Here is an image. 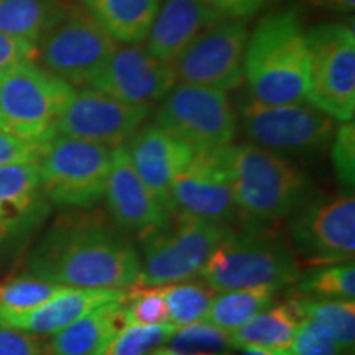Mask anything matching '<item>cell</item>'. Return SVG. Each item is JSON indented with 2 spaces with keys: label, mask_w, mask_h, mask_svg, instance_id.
<instances>
[{
  "label": "cell",
  "mask_w": 355,
  "mask_h": 355,
  "mask_svg": "<svg viewBox=\"0 0 355 355\" xmlns=\"http://www.w3.org/2000/svg\"><path fill=\"white\" fill-rule=\"evenodd\" d=\"M26 266L33 278L89 290H128L140 277L135 245L97 214L58 220L33 248Z\"/></svg>",
  "instance_id": "cell-1"
},
{
  "label": "cell",
  "mask_w": 355,
  "mask_h": 355,
  "mask_svg": "<svg viewBox=\"0 0 355 355\" xmlns=\"http://www.w3.org/2000/svg\"><path fill=\"white\" fill-rule=\"evenodd\" d=\"M250 96L263 104L308 102L309 48L293 10L270 13L248 37L243 61Z\"/></svg>",
  "instance_id": "cell-2"
},
{
  "label": "cell",
  "mask_w": 355,
  "mask_h": 355,
  "mask_svg": "<svg viewBox=\"0 0 355 355\" xmlns=\"http://www.w3.org/2000/svg\"><path fill=\"white\" fill-rule=\"evenodd\" d=\"M225 159L237 211L254 225L293 216L309 201L308 176L278 153L259 145H227Z\"/></svg>",
  "instance_id": "cell-3"
},
{
  "label": "cell",
  "mask_w": 355,
  "mask_h": 355,
  "mask_svg": "<svg viewBox=\"0 0 355 355\" xmlns=\"http://www.w3.org/2000/svg\"><path fill=\"white\" fill-rule=\"evenodd\" d=\"M199 275L217 293L250 288L278 291L300 278V263L279 235L250 224L241 232L230 229Z\"/></svg>",
  "instance_id": "cell-4"
},
{
  "label": "cell",
  "mask_w": 355,
  "mask_h": 355,
  "mask_svg": "<svg viewBox=\"0 0 355 355\" xmlns=\"http://www.w3.org/2000/svg\"><path fill=\"white\" fill-rule=\"evenodd\" d=\"M73 86L35 61L0 73V128L35 144H50L58 135L61 110Z\"/></svg>",
  "instance_id": "cell-5"
},
{
  "label": "cell",
  "mask_w": 355,
  "mask_h": 355,
  "mask_svg": "<svg viewBox=\"0 0 355 355\" xmlns=\"http://www.w3.org/2000/svg\"><path fill=\"white\" fill-rule=\"evenodd\" d=\"M229 230V225L173 214L165 227L140 237L141 260L137 285L159 286L194 278Z\"/></svg>",
  "instance_id": "cell-6"
},
{
  "label": "cell",
  "mask_w": 355,
  "mask_h": 355,
  "mask_svg": "<svg viewBox=\"0 0 355 355\" xmlns=\"http://www.w3.org/2000/svg\"><path fill=\"white\" fill-rule=\"evenodd\" d=\"M309 48L308 104L336 122L354 121L355 33L345 24H321L306 32Z\"/></svg>",
  "instance_id": "cell-7"
},
{
  "label": "cell",
  "mask_w": 355,
  "mask_h": 355,
  "mask_svg": "<svg viewBox=\"0 0 355 355\" xmlns=\"http://www.w3.org/2000/svg\"><path fill=\"white\" fill-rule=\"evenodd\" d=\"M112 148L56 135L40 159L43 189L51 204L89 209L104 199Z\"/></svg>",
  "instance_id": "cell-8"
},
{
  "label": "cell",
  "mask_w": 355,
  "mask_h": 355,
  "mask_svg": "<svg viewBox=\"0 0 355 355\" xmlns=\"http://www.w3.org/2000/svg\"><path fill=\"white\" fill-rule=\"evenodd\" d=\"M247 137L273 153H313L331 144L336 121L308 104H263L248 96L239 105Z\"/></svg>",
  "instance_id": "cell-9"
},
{
  "label": "cell",
  "mask_w": 355,
  "mask_h": 355,
  "mask_svg": "<svg viewBox=\"0 0 355 355\" xmlns=\"http://www.w3.org/2000/svg\"><path fill=\"white\" fill-rule=\"evenodd\" d=\"M155 123L193 150L230 145L237 130V117L225 92L176 83L163 99Z\"/></svg>",
  "instance_id": "cell-10"
},
{
  "label": "cell",
  "mask_w": 355,
  "mask_h": 355,
  "mask_svg": "<svg viewBox=\"0 0 355 355\" xmlns=\"http://www.w3.org/2000/svg\"><path fill=\"white\" fill-rule=\"evenodd\" d=\"M117 44L86 10H74L38 40L37 58L71 86H89Z\"/></svg>",
  "instance_id": "cell-11"
},
{
  "label": "cell",
  "mask_w": 355,
  "mask_h": 355,
  "mask_svg": "<svg viewBox=\"0 0 355 355\" xmlns=\"http://www.w3.org/2000/svg\"><path fill=\"white\" fill-rule=\"evenodd\" d=\"M290 232L296 254L308 263L350 261L355 254L354 196L309 199L293 214Z\"/></svg>",
  "instance_id": "cell-12"
},
{
  "label": "cell",
  "mask_w": 355,
  "mask_h": 355,
  "mask_svg": "<svg viewBox=\"0 0 355 355\" xmlns=\"http://www.w3.org/2000/svg\"><path fill=\"white\" fill-rule=\"evenodd\" d=\"M171 212L229 225L239 214L225 159V146L194 150L171 181Z\"/></svg>",
  "instance_id": "cell-13"
},
{
  "label": "cell",
  "mask_w": 355,
  "mask_h": 355,
  "mask_svg": "<svg viewBox=\"0 0 355 355\" xmlns=\"http://www.w3.org/2000/svg\"><path fill=\"white\" fill-rule=\"evenodd\" d=\"M248 30L242 20L225 19L198 37L173 63L178 83L227 92L243 79Z\"/></svg>",
  "instance_id": "cell-14"
},
{
  "label": "cell",
  "mask_w": 355,
  "mask_h": 355,
  "mask_svg": "<svg viewBox=\"0 0 355 355\" xmlns=\"http://www.w3.org/2000/svg\"><path fill=\"white\" fill-rule=\"evenodd\" d=\"M150 107L132 105L94 87L73 91L56 123V133L69 139L119 148L139 130Z\"/></svg>",
  "instance_id": "cell-15"
},
{
  "label": "cell",
  "mask_w": 355,
  "mask_h": 355,
  "mask_svg": "<svg viewBox=\"0 0 355 355\" xmlns=\"http://www.w3.org/2000/svg\"><path fill=\"white\" fill-rule=\"evenodd\" d=\"M176 83L173 64L153 56L145 46L119 43L89 87L127 104L150 107L165 99Z\"/></svg>",
  "instance_id": "cell-16"
},
{
  "label": "cell",
  "mask_w": 355,
  "mask_h": 355,
  "mask_svg": "<svg viewBox=\"0 0 355 355\" xmlns=\"http://www.w3.org/2000/svg\"><path fill=\"white\" fill-rule=\"evenodd\" d=\"M104 198L115 225L125 234L144 237L171 220V211L146 188L123 146L112 150Z\"/></svg>",
  "instance_id": "cell-17"
},
{
  "label": "cell",
  "mask_w": 355,
  "mask_h": 355,
  "mask_svg": "<svg viewBox=\"0 0 355 355\" xmlns=\"http://www.w3.org/2000/svg\"><path fill=\"white\" fill-rule=\"evenodd\" d=\"M50 209L38 163L0 166V247L33 234Z\"/></svg>",
  "instance_id": "cell-18"
},
{
  "label": "cell",
  "mask_w": 355,
  "mask_h": 355,
  "mask_svg": "<svg viewBox=\"0 0 355 355\" xmlns=\"http://www.w3.org/2000/svg\"><path fill=\"white\" fill-rule=\"evenodd\" d=\"M123 148L146 188L171 211V181L189 162L194 150L157 123L139 128Z\"/></svg>",
  "instance_id": "cell-19"
},
{
  "label": "cell",
  "mask_w": 355,
  "mask_h": 355,
  "mask_svg": "<svg viewBox=\"0 0 355 355\" xmlns=\"http://www.w3.org/2000/svg\"><path fill=\"white\" fill-rule=\"evenodd\" d=\"M222 20L225 17L204 0H159L145 48L173 64L194 40Z\"/></svg>",
  "instance_id": "cell-20"
},
{
  "label": "cell",
  "mask_w": 355,
  "mask_h": 355,
  "mask_svg": "<svg viewBox=\"0 0 355 355\" xmlns=\"http://www.w3.org/2000/svg\"><path fill=\"white\" fill-rule=\"evenodd\" d=\"M125 290H89L66 286L37 308L21 313H0V326L33 334H56L71 322L105 304L123 303Z\"/></svg>",
  "instance_id": "cell-21"
},
{
  "label": "cell",
  "mask_w": 355,
  "mask_h": 355,
  "mask_svg": "<svg viewBox=\"0 0 355 355\" xmlns=\"http://www.w3.org/2000/svg\"><path fill=\"white\" fill-rule=\"evenodd\" d=\"M122 304L102 306L58 331L46 343V355H99L109 340L127 326Z\"/></svg>",
  "instance_id": "cell-22"
},
{
  "label": "cell",
  "mask_w": 355,
  "mask_h": 355,
  "mask_svg": "<svg viewBox=\"0 0 355 355\" xmlns=\"http://www.w3.org/2000/svg\"><path fill=\"white\" fill-rule=\"evenodd\" d=\"M303 319V311L296 298L266 308L230 332V347L290 349Z\"/></svg>",
  "instance_id": "cell-23"
},
{
  "label": "cell",
  "mask_w": 355,
  "mask_h": 355,
  "mask_svg": "<svg viewBox=\"0 0 355 355\" xmlns=\"http://www.w3.org/2000/svg\"><path fill=\"white\" fill-rule=\"evenodd\" d=\"M89 15L122 44L144 43L159 0H81Z\"/></svg>",
  "instance_id": "cell-24"
},
{
  "label": "cell",
  "mask_w": 355,
  "mask_h": 355,
  "mask_svg": "<svg viewBox=\"0 0 355 355\" xmlns=\"http://www.w3.org/2000/svg\"><path fill=\"white\" fill-rule=\"evenodd\" d=\"M68 12L63 0H0V32L38 43Z\"/></svg>",
  "instance_id": "cell-25"
},
{
  "label": "cell",
  "mask_w": 355,
  "mask_h": 355,
  "mask_svg": "<svg viewBox=\"0 0 355 355\" xmlns=\"http://www.w3.org/2000/svg\"><path fill=\"white\" fill-rule=\"evenodd\" d=\"M275 293L277 291L268 290V288L217 293L204 319L230 334L242 324H245L248 319L270 308L275 300Z\"/></svg>",
  "instance_id": "cell-26"
},
{
  "label": "cell",
  "mask_w": 355,
  "mask_h": 355,
  "mask_svg": "<svg viewBox=\"0 0 355 355\" xmlns=\"http://www.w3.org/2000/svg\"><path fill=\"white\" fill-rule=\"evenodd\" d=\"M153 288L165 300L170 324L176 329L202 321L217 295V291L212 290L204 279L193 278Z\"/></svg>",
  "instance_id": "cell-27"
},
{
  "label": "cell",
  "mask_w": 355,
  "mask_h": 355,
  "mask_svg": "<svg viewBox=\"0 0 355 355\" xmlns=\"http://www.w3.org/2000/svg\"><path fill=\"white\" fill-rule=\"evenodd\" d=\"M230 347L229 332L207 321L180 327L150 355H224Z\"/></svg>",
  "instance_id": "cell-28"
},
{
  "label": "cell",
  "mask_w": 355,
  "mask_h": 355,
  "mask_svg": "<svg viewBox=\"0 0 355 355\" xmlns=\"http://www.w3.org/2000/svg\"><path fill=\"white\" fill-rule=\"evenodd\" d=\"M298 304L303 316L322 322L332 332L345 352L352 354L355 345V303L354 300H326L301 296Z\"/></svg>",
  "instance_id": "cell-29"
},
{
  "label": "cell",
  "mask_w": 355,
  "mask_h": 355,
  "mask_svg": "<svg viewBox=\"0 0 355 355\" xmlns=\"http://www.w3.org/2000/svg\"><path fill=\"white\" fill-rule=\"evenodd\" d=\"M300 291L311 298L354 300L355 265L354 260L344 263L324 265L301 279Z\"/></svg>",
  "instance_id": "cell-30"
},
{
  "label": "cell",
  "mask_w": 355,
  "mask_h": 355,
  "mask_svg": "<svg viewBox=\"0 0 355 355\" xmlns=\"http://www.w3.org/2000/svg\"><path fill=\"white\" fill-rule=\"evenodd\" d=\"M176 327L173 324L162 326H125L115 334L99 355H150L165 344Z\"/></svg>",
  "instance_id": "cell-31"
},
{
  "label": "cell",
  "mask_w": 355,
  "mask_h": 355,
  "mask_svg": "<svg viewBox=\"0 0 355 355\" xmlns=\"http://www.w3.org/2000/svg\"><path fill=\"white\" fill-rule=\"evenodd\" d=\"M66 286L38 278H17L0 283V313H21L43 304Z\"/></svg>",
  "instance_id": "cell-32"
},
{
  "label": "cell",
  "mask_w": 355,
  "mask_h": 355,
  "mask_svg": "<svg viewBox=\"0 0 355 355\" xmlns=\"http://www.w3.org/2000/svg\"><path fill=\"white\" fill-rule=\"evenodd\" d=\"M122 309L127 326H162L170 322L165 300L153 286L128 288Z\"/></svg>",
  "instance_id": "cell-33"
},
{
  "label": "cell",
  "mask_w": 355,
  "mask_h": 355,
  "mask_svg": "<svg viewBox=\"0 0 355 355\" xmlns=\"http://www.w3.org/2000/svg\"><path fill=\"white\" fill-rule=\"evenodd\" d=\"M291 355H352L340 347L322 322L304 318L293 339Z\"/></svg>",
  "instance_id": "cell-34"
},
{
  "label": "cell",
  "mask_w": 355,
  "mask_h": 355,
  "mask_svg": "<svg viewBox=\"0 0 355 355\" xmlns=\"http://www.w3.org/2000/svg\"><path fill=\"white\" fill-rule=\"evenodd\" d=\"M332 165L337 180L345 188H354L355 183V125L354 121L340 122L332 137Z\"/></svg>",
  "instance_id": "cell-35"
},
{
  "label": "cell",
  "mask_w": 355,
  "mask_h": 355,
  "mask_svg": "<svg viewBox=\"0 0 355 355\" xmlns=\"http://www.w3.org/2000/svg\"><path fill=\"white\" fill-rule=\"evenodd\" d=\"M50 144H35L21 140L0 128V166L40 163Z\"/></svg>",
  "instance_id": "cell-36"
},
{
  "label": "cell",
  "mask_w": 355,
  "mask_h": 355,
  "mask_svg": "<svg viewBox=\"0 0 355 355\" xmlns=\"http://www.w3.org/2000/svg\"><path fill=\"white\" fill-rule=\"evenodd\" d=\"M0 355H46V343L32 332L0 327Z\"/></svg>",
  "instance_id": "cell-37"
},
{
  "label": "cell",
  "mask_w": 355,
  "mask_h": 355,
  "mask_svg": "<svg viewBox=\"0 0 355 355\" xmlns=\"http://www.w3.org/2000/svg\"><path fill=\"white\" fill-rule=\"evenodd\" d=\"M35 60H37V43L13 38L0 32V73Z\"/></svg>",
  "instance_id": "cell-38"
},
{
  "label": "cell",
  "mask_w": 355,
  "mask_h": 355,
  "mask_svg": "<svg viewBox=\"0 0 355 355\" xmlns=\"http://www.w3.org/2000/svg\"><path fill=\"white\" fill-rule=\"evenodd\" d=\"M204 2L225 19L242 20L259 12L270 0H204Z\"/></svg>",
  "instance_id": "cell-39"
},
{
  "label": "cell",
  "mask_w": 355,
  "mask_h": 355,
  "mask_svg": "<svg viewBox=\"0 0 355 355\" xmlns=\"http://www.w3.org/2000/svg\"><path fill=\"white\" fill-rule=\"evenodd\" d=\"M306 2L314 7L340 13H352L355 8V0H306Z\"/></svg>",
  "instance_id": "cell-40"
},
{
  "label": "cell",
  "mask_w": 355,
  "mask_h": 355,
  "mask_svg": "<svg viewBox=\"0 0 355 355\" xmlns=\"http://www.w3.org/2000/svg\"><path fill=\"white\" fill-rule=\"evenodd\" d=\"M224 355H291L290 349H261V347H245L237 354L225 352Z\"/></svg>",
  "instance_id": "cell-41"
}]
</instances>
